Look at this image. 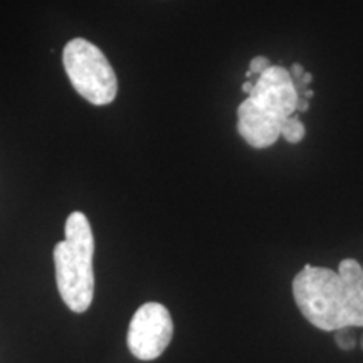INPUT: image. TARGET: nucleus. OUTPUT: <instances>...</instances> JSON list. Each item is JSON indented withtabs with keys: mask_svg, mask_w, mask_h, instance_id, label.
<instances>
[{
	"mask_svg": "<svg viewBox=\"0 0 363 363\" xmlns=\"http://www.w3.org/2000/svg\"><path fill=\"white\" fill-rule=\"evenodd\" d=\"M301 315L316 328H363V266L343 259L338 271L306 264L293 279Z\"/></svg>",
	"mask_w": 363,
	"mask_h": 363,
	"instance_id": "f257e3e1",
	"label": "nucleus"
},
{
	"mask_svg": "<svg viewBox=\"0 0 363 363\" xmlns=\"http://www.w3.org/2000/svg\"><path fill=\"white\" fill-rule=\"evenodd\" d=\"M299 94L291 72L271 66L254 83L252 93L238 108V131L252 148L278 142L284 121L298 110Z\"/></svg>",
	"mask_w": 363,
	"mask_h": 363,
	"instance_id": "f03ea898",
	"label": "nucleus"
},
{
	"mask_svg": "<svg viewBox=\"0 0 363 363\" xmlns=\"http://www.w3.org/2000/svg\"><path fill=\"white\" fill-rule=\"evenodd\" d=\"M94 238L83 212H72L66 220V238L54 247V267L59 294L67 308L84 313L93 303Z\"/></svg>",
	"mask_w": 363,
	"mask_h": 363,
	"instance_id": "7ed1b4c3",
	"label": "nucleus"
},
{
	"mask_svg": "<svg viewBox=\"0 0 363 363\" xmlns=\"http://www.w3.org/2000/svg\"><path fill=\"white\" fill-rule=\"evenodd\" d=\"M62 65L72 88L86 101L104 106L118 94L116 72L101 49L88 39L76 38L65 45Z\"/></svg>",
	"mask_w": 363,
	"mask_h": 363,
	"instance_id": "20e7f679",
	"label": "nucleus"
},
{
	"mask_svg": "<svg viewBox=\"0 0 363 363\" xmlns=\"http://www.w3.org/2000/svg\"><path fill=\"white\" fill-rule=\"evenodd\" d=\"M174 335V321L160 303H145L135 311L128 328V348L135 358L155 360L165 352Z\"/></svg>",
	"mask_w": 363,
	"mask_h": 363,
	"instance_id": "39448f33",
	"label": "nucleus"
},
{
	"mask_svg": "<svg viewBox=\"0 0 363 363\" xmlns=\"http://www.w3.org/2000/svg\"><path fill=\"white\" fill-rule=\"evenodd\" d=\"M305 135L306 128L296 113H294L291 118H288V120L284 121L283 128H281V136H283L288 143H299L305 138Z\"/></svg>",
	"mask_w": 363,
	"mask_h": 363,
	"instance_id": "423d86ee",
	"label": "nucleus"
},
{
	"mask_svg": "<svg viewBox=\"0 0 363 363\" xmlns=\"http://www.w3.org/2000/svg\"><path fill=\"white\" fill-rule=\"evenodd\" d=\"M335 342L342 350L348 352V350H353L357 345V337H355V331L353 328H342V330H337L335 331Z\"/></svg>",
	"mask_w": 363,
	"mask_h": 363,
	"instance_id": "0eeeda50",
	"label": "nucleus"
},
{
	"mask_svg": "<svg viewBox=\"0 0 363 363\" xmlns=\"http://www.w3.org/2000/svg\"><path fill=\"white\" fill-rule=\"evenodd\" d=\"M271 66H272L271 61L266 56H257V57H254L251 61V65H249V71H251L252 74L261 76V74H264V72L269 69Z\"/></svg>",
	"mask_w": 363,
	"mask_h": 363,
	"instance_id": "6e6552de",
	"label": "nucleus"
},
{
	"mask_svg": "<svg viewBox=\"0 0 363 363\" xmlns=\"http://www.w3.org/2000/svg\"><path fill=\"white\" fill-rule=\"evenodd\" d=\"M289 72H291L294 83H298V81L303 78V74H305V67H303L301 65H298V62H294V65L291 66V71Z\"/></svg>",
	"mask_w": 363,
	"mask_h": 363,
	"instance_id": "1a4fd4ad",
	"label": "nucleus"
},
{
	"mask_svg": "<svg viewBox=\"0 0 363 363\" xmlns=\"http://www.w3.org/2000/svg\"><path fill=\"white\" fill-rule=\"evenodd\" d=\"M308 110H310V99H306V98H299L296 113H305V111H308Z\"/></svg>",
	"mask_w": 363,
	"mask_h": 363,
	"instance_id": "9d476101",
	"label": "nucleus"
},
{
	"mask_svg": "<svg viewBox=\"0 0 363 363\" xmlns=\"http://www.w3.org/2000/svg\"><path fill=\"white\" fill-rule=\"evenodd\" d=\"M252 89H254V83H252V81H246V83H244L242 84V91H244V93H247V94H251L252 93Z\"/></svg>",
	"mask_w": 363,
	"mask_h": 363,
	"instance_id": "9b49d317",
	"label": "nucleus"
},
{
	"mask_svg": "<svg viewBox=\"0 0 363 363\" xmlns=\"http://www.w3.org/2000/svg\"><path fill=\"white\" fill-rule=\"evenodd\" d=\"M311 81H313V76L310 74V72H305V74H303V78L299 79V83H301V84H310ZM294 84H296V83H294Z\"/></svg>",
	"mask_w": 363,
	"mask_h": 363,
	"instance_id": "f8f14e48",
	"label": "nucleus"
},
{
	"mask_svg": "<svg viewBox=\"0 0 363 363\" xmlns=\"http://www.w3.org/2000/svg\"><path fill=\"white\" fill-rule=\"evenodd\" d=\"M303 94H305L306 99H311L313 96H315V91H313V89H305V93H303Z\"/></svg>",
	"mask_w": 363,
	"mask_h": 363,
	"instance_id": "ddd939ff",
	"label": "nucleus"
},
{
	"mask_svg": "<svg viewBox=\"0 0 363 363\" xmlns=\"http://www.w3.org/2000/svg\"><path fill=\"white\" fill-rule=\"evenodd\" d=\"M251 76H252V72H251V71H247V72H246V78H247V79H251Z\"/></svg>",
	"mask_w": 363,
	"mask_h": 363,
	"instance_id": "4468645a",
	"label": "nucleus"
},
{
	"mask_svg": "<svg viewBox=\"0 0 363 363\" xmlns=\"http://www.w3.org/2000/svg\"><path fill=\"white\" fill-rule=\"evenodd\" d=\"M360 347H362V350H363V335H362V338H360Z\"/></svg>",
	"mask_w": 363,
	"mask_h": 363,
	"instance_id": "2eb2a0df",
	"label": "nucleus"
}]
</instances>
